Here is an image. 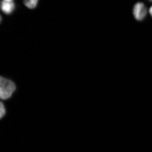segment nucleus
Listing matches in <instances>:
<instances>
[{
  "label": "nucleus",
  "mask_w": 152,
  "mask_h": 152,
  "mask_svg": "<svg viewBox=\"0 0 152 152\" xmlns=\"http://www.w3.org/2000/svg\"><path fill=\"white\" fill-rule=\"evenodd\" d=\"M0 8L6 15H10L16 8V3L12 0H3L0 4Z\"/></svg>",
  "instance_id": "obj_3"
},
{
  "label": "nucleus",
  "mask_w": 152,
  "mask_h": 152,
  "mask_svg": "<svg viewBox=\"0 0 152 152\" xmlns=\"http://www.w3.org/2000/svg\"><path fill=\"white\" fill-rule=\"evenodd\" d=\"M148 14L150 15V17L152 18V6L148 8Z\"/></svg>",
  "instance_id": "obj_6"
},
{
  "label": "nucleus",
  "mask_w": 152,
  "mask_h": 152,
  "mask_svg": "<svg viewBox=\"0 0 152 152\" xmlns=\"http://www.w3.org/2000/svg\"><path fill=\"white\" fill-rule=\"evenodd\" d=\"M6 113H7V109L5 107V105L3 102H1L0 103V118H3L4 116L6 115Z\"/></svg>",
  "instance_id": "obj_5"
},
{
  "label": "nucleus",
  "mask_w": 152,
  "mask_h": 152,
  "mask_svg": "<svg viewBox=\"0 0 152 152\" xmlns=\"http://www.w3.org/2000/svg\"><path fill=\"white\" fill-rule=\"evenodd\" d=\"M16 90V85L12 80L5 78L3 77H0V99H8Z\"/></svg>",
  "instance_id": "obj_1"
},
{
  "label": "nucleus",
  "mask_w": 152,
  "mask_h": 152,
  "mask_svg": "<svg viewBox=\"0 0 152 152\" xmlns=\"http://www.w3.org/2000/svg\"><path fill=\"white\" fill-rule=\"evenodd\" d=\"M38 4L37 0H27V1H24V5L29 9H34L35 7H37Z\"/></svg>",
  "instance_id": "obj_4"
},
{
  "label": "nucleus",
  "mask_w": 152,
  "mask_h": 152,
  "mask_svg": "<svg viewBox=\"0 0 152 152\" xmlns=\"http://www.w3.org/2000/svg\"><path fill=\"white\" fill-rule=\"evenodd\" d=\"M148 14V9L143 2H137L133 7V16L136 20L143 21Z\"/></svg>",
  "instance_id": "obj_2"
}]
</instances>
